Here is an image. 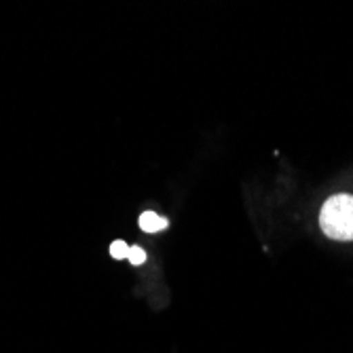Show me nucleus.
I'll list each match as a JSON object with an SVG mask.
<instances>
[{
    "label": "nucleus",
    "instance_id": "nucleus-1",
    "mask_svg": "<svg viewBox=\"0 0 353 353\" xmlns=\"http://www.w3.org/2000/svg\"><path fill=\"white\" fill-rule=\"evenodd\" d=\"M319 227L334 241H353V195H332L319 210Z\"/></svg>",
    "mask_w": 353,
    "mask_h": 353
},
{
    "label": "nucleus",
    "instance_id": "nucleus-2",
    "mask_svg": "<svg viewBox=\"0 0 353 353\" xmlns=\"http://www.w3.org/2000/svg\"><path fill=\"white\" fill-rule=\"evenodd\" d=\"M168 220L165 218H161V216H157L154 212H144L142 216H140V229L144 231V233H159V231H163V229H168Z\"/></svg>",
    "mask_w": 353,
    "mask_h": 353
},
{
    "label": "nucleus",
    "instance_id": "nucleus-3",
    "mask_svg": "<svg viewBox=\"0 0 353 353\" xmlns=\"http://www.w3.org/2000/svg\"><path fill=\"white\" fill-rule=\"evenodd\" d=\"M127 252H130V245H127L125 241L117 239V241L110 243V256H112V259L123 261V259H127Z\"/></svg>",
    "mask_w": 353,
    "mask_h": 353
},
{
    "label": "nucleus",
    "instance_id": "nucleus-4",
    "mask_svg": "<svg viewBox=\"0 0 353 353\" xmlns=\"http://www.w3.org/2000/svg\"><path fill=\"white\" fill-rule=\"evenodd\" d=\"M127 261H130L134 267L144 265V261H146V252H144L142 248L134 245V248H130V252H127Z\"/></svg>",
    "mask_w": 353,
    "mask_h": 353
}]
</instances>
